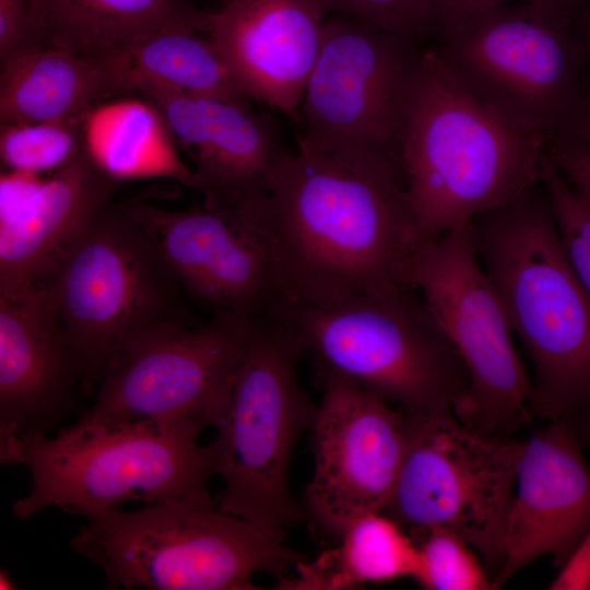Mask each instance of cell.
<instances>
[{"label": "cell", "mask_w": 590, "mask_h": 590, "mask_svg": "<svg viewBox=\"0 0 590 590\" xmlns=\"http://www.w3.org/2000/svg\"><path fill=\"white\" fill-rule=\"evenodd\" d=\"M296 140L269 192L293 302L393 291L417 247L401 158Z\"/></svg>", "instance_id": "1"}, {"label": "cell", "mask_w": 590, "mask_h": 590, "mask_svg": "<svg viewBox=\"0 0 590 590\" xmlns=\"http://www.w3.org/2000/svg\"><path fill=\"white\" fill-rule=\"evenodd\" d=\"M479 260L534 368L530 412L590 439V297L539 184L471 221Z\"/></svg>", "instance_id": "2"}, {"label": "cell", "mask_w": 590, "mask_h": 590, "mask_svg": "<svg viewBox=\"0 0 590 590\" xmlns=\"http://www.w3.org/2000/svg\"><path fill=\"white\" fill-rule=\"evenodd\" d=\"M545 148L468 92L423 46L400 148L417 246L539 184Z\"/></svg>", "instance_id": "3"}, {"label": "cell", "mask_w": 590, "mask_h": 590, "mask_svg": "<svg viewBox=\"0 0 590 590\" xmlns=\"http://www.w3.org/2000/svg\"><path fill=\"white\" fill-rule=\"evenodd\" d=\"M278 318L312 358L319 384H351L398 404L406 415L453 411L469 387L462 356L409 284L382 294L292 302Z\"/></svg>", "instance_id": "4"}, {"label": "cell", "mask_w": 590, "mask_h": 590, "mask_svg": "<svg viewBox=\"0 0 590 590\" xmlns=\"http://www.w3.org/2000/svg\"><path fill=\"white\" fill-rule=\"evenodd\" d=\"M206 426L186 417H165L117 426L73 428L55 437L22 436L15 464L31 474L26 496L12 506L26 520L58 507L69 514L191 502L215 506L209 491L213 472L206 445L199 437Z\"/></svg>", "instance_id": "5"}, {"label": "cell", "mask_w": 590, "mask_h": 590, "mask_svg": "<svg viewBox=\"0 0 590 590\" xmlns=\"http://www.w3.org/2000/svg\"><path fill=\"white\" fill-rule=\"evenodd\" d=\"M72 550L104 571L107 589L258 590L307 557L285 534L191 502L91 511Z\"/></svg>", "instance_id": "6"}, {"label": "cell", "mask_w": 590, "mask_h": 590, "mask_svg": "<svg viewBox=\"0 0 590 590\" xmlns=\"http://www.w3.org/2000/svg\"><path fill=\"white\" fill-rule=\"evenodd\" d=\"M303 354L285 321L252 320L224 418L206 445L224 483L216 508L284 534L308 518L290 484L294 449L318 410L298 381Z\"/></svg>", "instance_id": "7"}, {"label": "cell", "mask_w": 590, "mask_h": 590, "mask_svg": "<svg viewBox=\"0 0 590 590\" xmlns=\"http://www.w3.org/2000/svg\"><path fill=\"white\" fill-rule=\"evenodd\" d=\"M95 390L113 358L157 328L191 323L181 285L125 202H109L37 282Z\"/></svg>", "instance_id": "8"}, {"label": "cell", "mask_w": 590, "mask_h": 590, "mask_svg": "<svg viewBox=\"0 0 590 590\" xmlns=\"http://www.w3.org/2000/svg\"><path fill=\"white\" fill-rule=\"evenodd\" d=\"M426 39L468 92L546 145L562 132L590 82L588 56L573 22L542 7H489Z\"/></svg>", "instance_id": "9"}, {"label": "cell", "mask_w": 590, "mask_h": 590, "mask_svg": "<svg viewBox=\"0 0 590 590\" xmlns=\"http://www.w3.org/2000/svg\"><path fill=\"white\" fill-rule=\"evenodd\" d=\"M399 278L415 287L462 356L470 384L453 406L474 433L507 440L533 416L529 379L502 303L475 250L471 222L420 244Z\"/></svg>", "instance_id": "10"}, {"label": "cell", "mask_w": 590, "mask_h": 590, "mask_svg": "<svg viewBox=\"0 0 590 590\" xmlns=\"http://www.w3.org/2000/svg\"><path fill=\"white\" fill-rule=\"evenodd\" d=\"M405 416L406 452L393 496L382 511L416 544L433 527L452 530L480 555L494 585L505 564L523 440L479 435L453 411Z\"/></svg>", "instance_id": "11"}, {"label": "cell", "mask_w": 590, "mask_h": 590, "mask_svg": "<svg viewBox=\"0 0 590 590\" xmlns=\"http://www.w3.org/2000/svg\"><path fill=\"white\" fill-rule=\"evenodd\" d=\"M125 203L185 294L213 314L256 320L293 302L269 192L204 199L187 210Z\"/></svg>", "instance_id": "12"}, {"label": "cell", "mask_w": 590, "mask_h": 590, "mask_svg": "<svg viewBox=\"0 0 590 590\" xmlns=\"http://www.w3.org/2000/svg\"><path fill=\"white\" fill-rule=\"evenodd\" d=\"M422 40L350 16L326 19L298 133L331 151L400 157Z\"/></svg>", "instance_id": "13"}, {"label": "cell", "mask_w": 590, "mask_h": 590, "mask_svg": "<svg viewBox=\"0 0 590 590\" xmlns=\"http://www.w3.org/2000/svg\"><path fill=\"white\" fill-rule=\"evenodd\" d=\"M252 320L213 314L204 324L173 323L133 340L110 362L92 405L73 428L186 417L217 428Z\"/></svg>", "instance_id": "14"}, {"label": "cell", "mask_w": 590, "mask_h": 590, "mask_svg": "<svg viewBox=\"0 0 590 590\" xmlns=\"http://www.w3.org/2000/svg\"><path fill=\"white\" fill-rule=\"evenodd\" d=\"M323 396L310 427L314 473L304 493L308 518L340 538L356 518L389 505L403 465L409 423L384 399L340 380Z\"/></svg>", "instance_id": "15"}, {"label": "cell", "mask_w": 590, "mask_h": 590, "mask_svg": "<svg viewBox=\"0 0 590 590\" xmlns=\"http://www.w3.org/2000/svg\"><path fill=\"white\" fill-rule=\"evenodd\" d=\"M81 363L45 294L0 295V462L15 464L26 434H47L82 388Z\"/></svg>", "instance_id": "16"}, {"label": "cell", "mask_w": 590, "mask_h": 590, "mask_svg": "<svg viewBox=\"0 0 590 590\" xmlns=\"http://www.w3.org/2000/svg\"><path fill=\"white\" fill-rule=\"evenodd\" d=\"M581 440L552 421L523 440L508 516L505 564L495 589L539 557L563 567L590 529V469Z\"/></svg>", "instance_id": "17"}, {"label": "cell", "mask_w": 590, "mask_h": 590, "mask_svg": "<svg viewBox=\"0 0 590 590\" xmlns=\"http://www.w3.org/2000/svg\"><path fill=\"white\" fill-rule=\"evenodd\" d=\"M135 92L192 157L193 188L204 199L272 190L292 152L272 114H255L237 103L150 82L140 83Z\"/></svg>", "instance_id": "18"}, {"label": "cell", "mask_w": 590, "mask_h": 590, "mask_svg": "<svg viewBox=\"0 0 590 590\" xmlns=\"http://www.w3.org/2000/svg\"><path fill=\"white\" fill-rule=\"evenodd\" d=\"M326 15L312 0H225L205 34L249 99L298 123Z\"/></svg>", "instance_id": "19"}, {"label": "cell", "mask_w": 590, "mask_h": 590, "mask_svg": "<svg viewBox=\"0 0 590 590\" xmlns=\"http://www.w3.org/2000/svg\"><path fill=\"white\" fill-rule=\"evenodd\" d=\"M120 182L85 148L33 187L14 212L1 213L0 295L32 290L113 201Z\"/></svg>", "instance_id": "20"}, {"label": "cell", "mask_w": 590, "mask_h": 590, "mask_svg": "<svg viewBox=\"0 0 590 590\" xmlns=\"http://www.w3.org/2000/svg\"><path fill=\"white\" fill-rule=\"evenodd\" d=\"M131 92L133 83L119 55L88 57L35 45L1 62L0 122L85 118Z\"/></svg>", "instance_id": "21"}, {"label": "cell", "mask_w": 590, "mask_h": 590, "mask_svg": "<svg viewBox=\"0 0 590 590\" xmlns=\"http://www.w3.org/2000/svg\"><path fill=\"white\" fill-rule=\"evenodd\" d=\"M39 45L113 56L157 32L205 33L210 12L185 0H32Z\"/></svg>", "instance_id": "22"}, {"label": "cell", "mask_w": 590, "mask_h": 590, "mask_svg": "<svg viewBox=\"0 0 590 590\" xmlns=\"http://www.w3.org/2000/svg\"><path fill=\"white\" fill-rule=\"evenodd\" d=\"M338 546L314 560L295 566V576L278 578V590H350L366 583L413 578L417 545L411 535L384 511L354 519L340 535Z\"/></svg>", "instance_id": "23"}, {"label": "cell", "mask_w": 590, "mask_h": 590, "mask_svg": "<svg viewBox=\"0 0 590 590\" xmlns=\"http://www.w3.org/2000/svg\"><path fill=\"white\" fill-rule=\"evenodd\" d=\"M168 135L148 102L103 104L85 119L86 151L114 178L162 175L193 188V173L181 163Z\"/></svg>", "instance_id": "24"}, {"label": "cell", "mask_w": 590, "mask_h": 590, "mask_svg": "<svg viewBox=\"0 0 590 590\" xmlns=\"http://www.w3.org/2000/svg\"><path fill=\"white\" fill-rule=\"evenodd\" d=\"M118 55L129 70L134 92L140 83L150 82L251 108L250 99L235 83L217 49L197 32L182 28L157 32Z\"/></svg>", "instance_id": "25"}, {"label": "cell", "mask_w": 590, "mask_h": 590, "mask_svg": "<svg viewBox=\"0 0 590 590\" xmlns=\"http://www.w3.org/2000/svg\"><path fill=\"white\" fill-rule=\"evenodd\" d=\"M86 117L1 125L2 164L20 175L60 168L85 149Z\"/></svg>", "instance_id": "26"}, {"label": "cell", "mask_w": 590, "mask_h": 590, "mask_svg": "<svg viewBox=\"0 0 590 590\" xmlns=\"http://www.w3.org/2000/svg\"><path fill=\"white\" fill-rule=\"evenodd\" d=\"M417 545L413 579L426 590H492L493 580L473 547L459 534L433 527Z\"/></svg>", "instance_id": "27"}, {"label": "cell", "mask_w": 590, "mask_h": 590, "mask_svg": "<svg viewBox=\"0 0 590 590\" xmlns=\"http://www.w3.org/2000/svg\"><path fill=\"white\" fill-rule=\"evenodd\" d=\"M539 181L550 198L565 252L590 297V199L566 180L546 148Z\"/></svg>", "instance_id": "28"}, {"label": "cell", "mask_w": 590, "mask_h": 590, "mask_svg": "<svg viewBox=\"0 0 590 590\" xmlns=\"http://www.w3.org/2000/svg\"><path fill=\"white\" fill-rule=\"evenodd\" d=\"M326 14L337 12L376 28L424 40L434 0H312Z\"/></svg>", "instance_id": "29"}, {"label": "cell", "mask_w": 590, "mask_h": 590, "mask_svg": "<svg viewBox=\"0 0 590 590\" xmlns=\"http://www.w3.org/2000/svg\"><path fill=\"white\" fill-rule=\"evenodd\" d=\"M582 3L583 0H434L424 40L437 28L494 5H538L573 22Z\"/></svg>", "instance_id": "30"}, {"label": "cell", "mask_w": 590, "mask_h": 590, "mask_svg": "<svg viewBox=\"0 0 590 590\" xmlns=\"http://www.w3.org/2000/svg\"><path fill=\"white\" fill-rule=\"evenodd\" d=\"M39 45L36 37L32 0H0V59Z\"/></svg>", "instance_id": "31"}, {"label": "cell", "mask_w": 590, "mask_h": 590, "mask_svg": "<svg viewBox=\"0 0 590 590\" xmlns=\"http://www.w3.org/2000/svg\"><path fill=\"white\" fill-rule=\"evenodd\" d=\"M566 180L590 199V144L556 138L546 145Z\"/></svg>", "instance_id": "32"}, {"label": "cell", "mask_w": 590, "mask_h": 590, "mask_svg": "<svg viewBox=\"0 0 590 590\" xmlns=\"http://www.w3.org/2000/svg\"><path fill=\"white\" fill-rule=\"evenodd\" d=\"M550 589H590V529L576 547Z\"/></svg>", "instance_id": "33"}, {"label": "cell", "mask_w": 590, "mask_h": 590, "mask_svg": "<svg viewBox=\"0 0 590 590\" xmlns=\"http://www.w3.org/2000/svg\"><path fill=\"white\" fill-rule=\"evenodd\" d=\"M557 138L571 139L590 144V82L585 96Z\"/></svg>", "instance_id": "34"}, {"label": "cell", "mask_w": 590, "mask_h": 590, "mask_svg": "<svg viewBox=\"0 0 590 590\" xmlns=\"http://www.w3.org/2000/svg\"><path fill=\"white\" fill-rule=\"evenodd\" d=\"M573 31L587 52L590 72V0H583L582 5L576 13L573 21Z\"/></svg>", "instance_id": "35"}, {"label": "cell", "mask_w": 590, "mask_h": 590, "mask_svg": "<svg viewBox=\"0 0 590 590\" xmlns=\"http://www.w3.org/2000/svg\"><path fill=\"white\" fill-rule=\"evenodd\" d=\"M0 589H17L15 582L13 581L11 575L7 569H1L0 571Z\"/></svg>", "instance_id": "36"}]
</instances>
